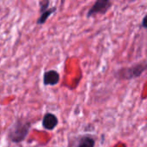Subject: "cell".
Masks as SVG:
<instances>
[{"label": "cell", "instance_id": "52a82bcc", "mask_svg": "<svg viewBox=\"0 0 147 147\" xmlns=\"http://www.w3.org/2000/svg\"><path fill=\"white\" fill-rule=\"evenodd\" d=\"M95 140L90 136H84L79 140L78 147H94Z\"/></svg>", "mask_w": 147, "mask_h": 147}, {"label": "cell", "instance_id": "7a4b0ae2", "mask_svg": "<svg viewBox=\"0 0 147 147\" xmlns=\"http://www.w3.org/2000/svg\"><path fill=\"white\" fill-rule=\"evenodd\" d=\"M146 69V61L134 65L129 68H124L117 72V77L121 79H132L140 77Z\"/></svg>", "mask_w": 147, "mask_h": 147}, {"label": "cell", "instance_id": "8992f818", "mask_svg": "<svg viewBox=\"0 0 147 147\" xmlns=\"http://www.w3.org/2000/svg\"><path fill=\"white\" fill-rule=\"evenodd\" d=\"M56 10V8L55 7H53V8H48L47 9H46L45 11H42L40 12V16L38 18L37 20V24L38 25H41L43 23H45L47 20V18Z\"/></svg>", "mask_w": 147, "mask_h": 147}, {"label": "cell", "instance_id": "ba28073f", "mask_svg": "<svg viewBox=\"0 0 147 147\" xmlns=\"http://www.w3.org/2000/svg\"><path fill=\"white\" fill-rule=\"evenodd\" d=\"M146 16H144L143 20H142V27L143 28H146Z\"/></svg>", "mask_w": 147, "mask_h": 147}, {"label": "cell", "instance_id": "6da1fadb", "mask_svg": "<svg viewBox=\"0 0 147 147\" xmlns=\"http://www.w3.org/2000/svg\"><path fill=\"white\" fill-rule=\"evenodd\" d=\"M30 123L24 121H16L9 131V138L12 142H22L28 136Z\"/></svg>", "mask_w": 147, "mask_h": 147}, {"label": "cell", "instance_id": "3957f363", "mask_svg": "<svg viewBox=\"0 0 147 147\" xmlns=\"http://www.w3.org/2000/svg\"><path fill=\"white\" fill-rule=\"evenodd\" d=\"M112 5L111 0H96L87 13L88 17L95 16L98 14H105Z\"/></svg>", "mask_w": 147, "mask_h": 147}, {"label": "cell", "instance_id": "5b68a950", "mask_svg": "<svg viewBox=\"0 0 147 147\" xmlns=\"http://www.w3.org/2000/svg\"><path fill=\"white\" fill-rule=\"evenodd\" d=\"M58 125V119L57 117L51 113H47L44 115L42 120V126L47 130H53Z\"/></svg>", "mask_w": 147, "mask_h": 147}, {"label": "cell", "instance_id": "277c9868", "mask_svg": "<svg viewBox=\"0 0 147 147\" xmlns=\"http://www.w3.org/2000/svg\"><path fill=\"white\" fill-rule=\"evenodd\" d=\"M59 81V74L54 70L47 71L44 73L43 83L45 85H55Z\"/></svg>", "mask_w": 147, "mask_h": 147}]
</instances>
